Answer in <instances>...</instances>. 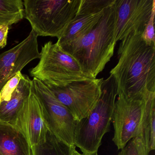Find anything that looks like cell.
Segmentation results:
<instances>
[{"mask_svg":"<svg viewBox=\"0 0 155 155\" xmlns=\"http://www.w3.org/2000/svg\"><path fill=\"white\" fill-rule=\"evenodd\" d=\"M149 152L142 131L129 140L118 155H149Z\"/></svg>","mask_w":155,"mask_h":155,"instance_id":"cell-18","label":"cell"},{"mask_svg":"<svg viewBox=\"0 0 155 155\" xmlns=\"http://www.w3.org/2000/svg\"><path fill=\"white\" fill-rule=\"evenodd\" d=\"M9 26L3 25L0 26V49L7 45Z\"/></svg>","mask_w":155,"mask_h":155,"instance_id":"cell-21","label":"cell"},{"mask_svg":"<svg viewBox=\"0 0 155 155\" xmlns=\"http://www.w3.org/2000/svg\"><path fill=\"white\" fill-rule=\"evenodd\" d=\"M103 80V78L87 79L62 87H48L57 99L68 109L77 122L87 117L97 104L101 95Z\"/></svg>","mask_w":155,"mask_h":155,"instance_id":"cell-8","label":"cell"},{"mask_svg":"<svg viewBox=\"0 0 155 155\" xmlns=\"http://www.w3.org/2000/svg\"><path fill=\"white\" fill-rule=\"evenodd\" d=\"M155 9L153 10L150 19L141 35L143 40L147 45L155 46V32H154V19Z\"/></svg>","mask_w":155,"mask_h":155,"instance_id":"cell-20","label":"cell"},{"mask_svg":"<svg viewBox=\"0 0 155 155\" xmlns=\"http://www.w3.org/2000/svg\"><path fill=\"white\" fill-rule=\"evenodd\" d=\"M116 43L132 32L143 33L155 9V0H115Z\"/></svg>","mask_w":155,"mask_h":155,"instance_id":"cell-9","label":"cell"},{"mask_svg":"<svg viewBox=\"0 0 155 155\" xmlns=\"http://www.w3.org/2000/svg\"><path fill=\"white\" fill-rule=\"evenodd\" d=\"M71 147L61 141L48 130L46 140L32 147V155H70Z\"/></svg>","mask_w":155,"mask_h":155,"instance_id":"cell-17","label":"cell"},{"mask_svg":"<svg viewBox=\"0 0 155 155\" xmlns=\"http://www.w3.org/2000/svg\"><path fill=\"white\" fill-rule=\"evenodd\" d=\"M117 84L111 75L103 79L100 97L87 117L76 123L74 145L83 155H96L102 138L110 130L117 97Z\"/></svg>","mask_w":155,"mask_h":155,"instance_id":"cell-3","label":"cell"},{"mask_svg":"<svg viewBox=\"0 0 155 155\" xmlns=\"http://www.w3.org/2000/svg\"><path fill=\"white\" fill-rule=\"evenodd\" d=\"M12 125L23 133L31 147L46 140L49 130L43 117L41 106L34 93L32 85L30 94Z\"/></svg>","mask_w":155,"mask_h":155,"instance_id":"cell-12","label":"cell"},{"mask_svg":"<svg viewBox=\"0 0 155 155\" xmlns=\"http://www.w3.org/2000/svg\"><path fill=\"white\" fill-rule=\"evenodd\" d=\"M39 59L30 73L47 86L61 87L73 81L91 79L83 73L77 61L57 42L45 43Z\"/></svg>","mask_w":155,"mask_h":155,"instance_id":"cell-5","label":"cell"},{"mask_svg":"<svg viewBox=\"0 0 155 155\" xmlns=\"http://www.w3.org/2000/svg\"><path fill=\"white\" fill-rule=\"evenodd\" d=\"M81 0H24V17L38 36L63 35L76 16Z\"/></svg>","mask_w":155,"mask_h":155,"instance_id":"cell-4","label":"cell"},{"mask_svg":"<svg viewBox=\"0 0 155 155\" xmlns=\"http://www.w3.org/2000/svg\"><path fill=\"white\" fill-rule=\"evenodd\" d=\"M70 155H83L79 152L76 149V147L74 145L71 147V153Z\"/></svg>","mask_w":155,"mask_h":155,"instance_id":"cell-22","label":"cell"},{"mask_svg":"<svg viewBox=\"0 0 155 155\" xmlns=\"http://www.w3.org/2000/svg\"><path fill=\"white\" fill-rule=\"evenodd\" d=\"M32 81L27 75L22 74L21 78L10 99L0 102V120L12 124L24 102L28 97Z\"/></svg>","mask_w":155,"mask_h":155,"instance_id":"cell-14","label":"cell"},{"mask_svg":"<svg viewBox=\"0 0 155 155\" xmlns=\"http://www.w3.org/2000/svg\"><path fill=\"white\" fill-rule=\"evenodd\" d=\"M0 155H32L27 138L14 125L0 120Z\"/></svg>","mask_w":155,"mask_h":155,"instance_id":"cell-13","label":"cell"},{"mask_svg":"<svg viewBox=\"0 0 155 155\" xmlns=\"http://www.w3.org/2000/svg\"><path fill=\"white\" fill-rule=\"evenodd\" d=\"M114 2L115 0H81L76 16L57 43L62 47L87 34Z\"/></svg>","mask_w":155,"mask_h":155,"instance_id":"cell-11","label":"cell"},{"mask_svg":"<svg viewBox=\"0 0 155 155\" xmlns=\"http://www.w3.org/2000/svg\"><path fill=\"white\" fill-rule=\"evenodd\" d=\"M141 35L131 32L120 41L117 63L110 72L117 96L155 92V46L147 45Z\"/></svg>","mask_w":155,"mask_h":155,"instance_id":"cell-1","label":"cell"},{"mask_svg":"<svg viewBox=\"0 0 155 155\" xmlns=\"http://www.w3.org/2000/svg\"><path fill=\"white\" fill-rule=\"evenodd\" d=\"M32 86L41 106L49 130L69 147L74 146L76 122L68 109L60 102L48 87L33 78Z\"/></svg>","mask_w":155,"mask_h":155,"instance_id":"cell-7","label":"cell"},{"mask_svg":"<svg viewBox=\"0 0 155 155\" xmlns=\"http://www.w3.org/2000/svg\"><path fill=\"white\" fill-rule=\"evenodd\" d=\"M21 75V72L18 73L6 83L0 92V102L8 101L10 99L13 91L20 81Z\"/></svg>","mask_w":155,"mask_h":155,"instance_id":"cell-19","label":"cell"},{"mask_svg":"<svg viewBox=\"0 0 155 155\" xmlns=\"http://www.w3.org/2000/svg\"><path fill=\"white\" fill-rule=\"evenodd\" d=\"M151 93L118 96L111 117L114 130L112 141L118 150L122 149L142 132L147 100Z\"/></svg>","mask_w":155,"mask_h":155,"instance_id":"cell-6","label":"cell"},{"mask_svg":"<svg viewBox=\"0 0 155 155\" xmlns=\"http://www.w3.org/2000/svg\"><path fill=\"white\" fill-rule=\"evenodd\" d=\"M143 137L150 152L155 148V92L150 94L142 126Z\"/></svg>","mask_w":155,"mask_h":155,"instance_id":"cell-15","label":"cell"},{"mask_svg":"<svg viewBox=\"0 0 155 155\" xmlns=\"http://www.w3.org/2000/svg\"><path fill=\"white\" fill-rule=\"evenodd\" d=\"M115 18L114 3L87 34L61 47L77 61L83 73L91 79L97 78L114 54L117 43L114 37Z\"/></svg>","mask_w":155,"mask_h":155,"instance_id":"cell-2","label":"cell"},{"mask_svg":"<svg viewBox=\"0 0 155 155\" xmlns=\"http://www.w3.org/2000/svg\"><path fill=\"white\" fill-rule=\"evenodd\" d=\"M24 18L22 0H0V26H10Z\"/></svg>","mask_w":155,"mask_h":155,"instance_id":"cell-16","label":"cell"},{"mask_svg":"<svg viewBox=\"0 0 155 155\" xmlns=\"http://www.w3.org/2000/svg\"><path fill=\"white\" fill-rule=\"evenodd\" d=\"M38 36L31 30L21 42L0 55V92L6 83L23 68L36 59L40 58Z\"/></svg>","mask_w":155,"mask_h":155,"instance_id":"cell-10","label":"cell"},{"mask_svg":"<svg viewBox=\"0 0 155 155\" xmlns=\"http://www.w3.org/2000/svg\"><path fill=\"white\" fill-rule=\"evenodd\" d=\"M96 155H98V154H96Z\"/></svg>","mask_w":155,"mask_h":155,"instance_id":"cell-23","label":"cell"}]
</instances>
